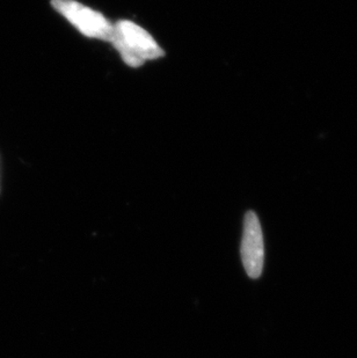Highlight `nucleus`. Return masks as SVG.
<instances>
[{
    "instance_id": "1",
    "label": "nucleus",
    "mask_w": 357,
    "mask_h": 358,
    "mask_svg": "<svg viewBox=\"0 0 357 358\" xmlns=\"http://www.w3.org/2000/svg\"><path fill=\"white\" fill-rule=\"evenodd\" d=\"M122 59L132 68H139L144 62L164 56V51L148 31L132 21H118L114 24L111 38Z\"/></svg>"
},
{
    "instance_id": "2",
    "label": "nucleus",
    "mask_w": 357,
    "mask_h": 358,
    "mask_svg": "<svg viewBox=\"0 0 357 358\" xmlns=\"http://www.w3.org/2000/svg\"><path fill=\"white\" fill-rule=\"evenodd\" d=\"M51 5L88 38L111 42L114 24L102 14L74 0H51Z\"/></svg>"
},
{
    "instance_id": "3",
    "label": "nucleus",
    "mask_w": 357,
    "mask_h": 358,
    "mask_svg": "<svg viewBox=\"0 0 357 358\" xmlns=\"http://www.w3.org/2000/svg\"><path fill=\"white\" fill-rule=\"evenodd\" d=\"M241 259L247 275L251 278H260L265 261V243L259 218L253 211L246 213L244 222Z\"/></svg>"
}]
</instances>
